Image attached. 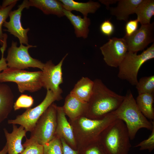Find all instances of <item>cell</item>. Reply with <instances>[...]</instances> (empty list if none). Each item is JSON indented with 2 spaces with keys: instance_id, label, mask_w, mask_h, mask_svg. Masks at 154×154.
<instances>
[{
  "instance_id": "cell-1",
  "label": "cell",
  "mask_w": 154,
  "mask_h": 154,
  "mask_svg": "<svg viewBox=\"0 0 154 154\" xmlns=\"http://www.w3.org/2000/svg\"><path fill=\"white\" fill-rule=\"evenodd\" d=\"M92 96L88 102L86 117L93 119L102 118L116 110L125 96L119 95L109 89L100 79L94 80Z\"/></svg>"
},
{
  "instance_id": "cell-2",
  "label": "cell",
  "mask_w": 154,
  "mask_h": 154,
  "mask_svg": "<svg viewBox=\"0 0 154 154\" xmlns=\"http://www.w3.org/2000/svg\"><path fill=\"white\" fill-rule=\"evenodd\" d=\"M117 119L115 115L111 113L99 119L83 116L74 120H69L73 129L77 150L98 141L103 131Z\"/></svg>"
},
{
  "instance_id": "cell-3",
  "label": "cell",
  "mask_w": 154,
  "mask_h": 154,
  "mask_svg": "<svg viewBox=\"0 0 154 154\" xmlns=\"http://www.w3.org/2000/svg\"><path fill=\"white\" fill-rule=\"evenodd\" d=\"M122 102L114 114L118 119L125 124L130 140L134 139L138 131L145 128L152 131L154 121H149L139 109L135 100L130 90H128Z\"/></svg>"
},
{
  "instance_id": "cell-4",
  "label": "cell",
  "mask_w": 154,
  "mask_h": 154,
  "mask_svg": "<svg viewBox=\"0 0 154 154\" xmlns=\"http://www.w3.org/2000/svg\"><path fill=\"white\" fill-rule=\"evenodd\" d=\"M130 140L125 124L117 119L103 131L98 141L107 154H128Z\"/></svg>"
},
{
  "instance_id": "cell-5",
  "label": "cell",
  "mask_w": 154,
  "mask_h": 154,
  "mask_svg": "<svg viewBox=\"0 0 154 154\" xmlns=\"http://www.w3.org/2000/svg\"><path fill=\"white\" fill-rule=\"evenodd\" d=\"M42 75V71L31 72L8 67L0 73V82L16 83L21 93L34 92L43 87Z\"/></svg>"
},
{
  "instance_id": "cell-6",
  "label": "cell",
  "mask_w": 154,
  "mask_h": 154,
  "mask_svg": "<svg viewBox=\"0 0 154 154\" xmlns=\"http://www.w3.org/2000/svg\"><path fill=\"white\" fill-rule=\"evenodd\" d=\"M154 58V42L140 54L128 51L118 67V77L135 86L138 81L137 75L140 68L145 62Z\"/></svg>"
},
{
  "instance_id": "cell-7",
  "label": "cell",
  "mask_w": 154,
  "mask_h": 154,
  "mask_svg": "<svg viewBox=\"0 0 154 154\" xmlns=\"http://www.w3.org/2000/svg\"><path fill=\"white\" fill-rule=\"evenodd\" d=\"M57 105L53 103L41 116L31 132V141H36L44 145L55 136L57 126Z\"/></svg>"
},
{
  "instance_id": "cell-8",
  "label": "cell",
  "mask_w": 154,
  "mask_h": 154,
  "mask_svg": "<svg viewBox=\"0 0 154 154\" xmlns=\"http://www.w3.org/2000/svg\"><path fill=\"white\" fill-rule=\"evenodd\" d=\"M17 44V42L12 41L11 46L8 50L6 58L8 67L21 70L31 67L38 68L42 70L44 63L32 58L28 51L29 48L36 46L29 44L25 46L20 44L18 47Z\"/></svg>"
},
{
  "instance_id": "cell-9",
  "label": "cell",
  "mask_w": 154,
  "mask_h": 154,
  "mask_svg": "<svg viewBox=\"0 0 154 154\" xmlns=\"http://www.w3.org/2000/svg\"><path fill=\"white\" fill-rule=\"evenodd\" d=\"M56 101L59 100L53 92L47 90L45 98L39 105L33 108L27 109L22 114L17 116L15 119L9 120L8 123L19 124L23 126L27 132H31L40 117Z\"/></svg>"
},
{
  "instance_id": "cell-10",
  "label": "cell",
  "mask_w": 154,
  "mask_h": 154,
  "mask_svg": "<svg viewBox=\"0 0 154 154\" xmlns=\"http://www.w3.org/2000/svg\"><path fill=\"white\" fill-rule=\"evenodd\" d=\"M67 55V54L56 65L51 60L47 61L41 70L43 87L51 91L59 101L62 99V91L60 86L63 82L62 67Z\"/></svg>"
},
{
  "instance_id": "cell-11",
  "label": "cell",
  "mask_w": 154,
  "mask_h": 154,
  "mask_svg": "<svg viewBox=\"0 0 154 154\" xmlns=\"http://www.w3.org/2000/svg\"><path fill=\"white\" fill-rule=\"evenodd\" d=\"M103 59L109 66L118 67L128 52L126 42L123 37H113L100 47Z\"/></svg>"
},
{
  "instance_id": "cell-12",
  "label": "cell",
  "mask_w": 154,
  "mask_h": 154,
  "mask_svg": "<svg viewBox=\"0 0 154 154\" xmlns=\"http://www.w3.org/2000/svg\"><path fill=\"white\" fill-rule=\"evenodd\" d=\"M128 51L137 53L146 48L154 41V22L141 25L133 34L129 36H124Z\"/></svg>"
},
{
  "instance_id": "cell-13",
  "label": "cell",
  "mask_w": 154,
  "mask_h": 154,
  "mask_svg": "<svg viewBox=\"0 0 154 154\" xmlns=\"http://www.w3.org/2000/svg\"><path fill=\"white\" fill-rule=\"evenodd\" d=\"M28 1V0H24L18 5L17 9L11 11L9 15V21H5L3 24V26L7 29L4 30L18 38L20 44H25L27 45H29L27 33L30 29H25L23 28L21 22V17L23 9L25 8H29Z\"/></svg>"
},
{
  "instance_id": "cell-14",
  "label": "cell",
  "mask_w": 154,
  "mask_h": 154,
  "mask_svg": "<svg viewBox=\"0 0 154 154\" xmlns=\"http://www.w3.org/2000/svg\"><path fill=\"white\" fill-rule=\"evenodd\" d=\"M57 126L55 136L64 139L72 148L77 150L72 128L68 121L62 106H56Z\"/></svg>"
},
{
  "instance_id": "cell-15",
  "label": "cell",
  "mask_w": 154,
  "mask_h": 154,
  "mask_svg": "<svg viewBox=\"0 0 154 154\" xmlns=\"http://www.w3.org/2000/svg\"><path fill=\"white\" fill-rule=\"evenodd\" d=\"M62 107L66 115L68 117L69 120L72 121L86 116L88 110V104L69 94L66 97Z\"/></svg>"
},
{
  "instance_id": "cell-16",
  "label": "cell",
  "mask_w": 154,
  "mask_h": 154,
  "mask_svg": "<svg viewBox=\"0 0 154 154\" xmlns=\"http://www.w3.org/2000/svg\"><path fill=\"white\" fill-rule=\"evenodd\" d=\"M6 138L8 154H19L24 150L22 140L26 137L27 131L22 126L18 127L15 124H13V130L9 133L6 128L3 129Z\"/></svg>"
},
{
  "instance_id": "cell-17",
  "label": "cell",
  "mask_w": 154,
  "mask_h": 154,
  "mask_svg": "<svg viewBox=\"0 0 154 154\" xmlns=\"http://www.w3.org/2000/svg\"><path fill=\"white\" fill-rule=\"evenodd\" d=\"M142 0H119L116 7H110V14L117 20L128 21L129 16L134 13L136 8Z\"/></svg>"
},
{
  "instance_id": "cell-18",
  "label": "cell",
  "mask_w": 154,
  "mask_h": 154,
  "mask_svg": "<svg viewBox=\"0 0 154 154\" xmlns=\"http://www.w3.org/2000/svg\"><path fill=\"white\" fill-rule=\"evenodd\" d=\"M14 96L7 85L0 83V123L8 116L13 108Z\"/></svg>"
},
{
  "instance_id": "cell-19",
  "label": "cell",
  "mask_w": 154,
  "mask_h": 154,
  "mask_svg": "<svg viewBox=\"0 0 154 154\" xmlns=\"http://www.w3.org/2000/svg\"><path fill=\"white\" fill-rule=\"evenodd\" d=\"M28 6L36 7L45 14H53L59 17L64 16V8L59 0H29Z\"/></svg>"
},
{
  "instance_id": "cell-20",
  "label": "cell",
  "mask_w": 154,
  "mask_h": 154,
  "mask_svg": "<svg viewBox=\"0 0 154 154\" xmlns=\"http://www.w3.org/2000/svg\"><path fill=\"white\" fill-rule=\"evenodd\" d=\"M63 12L64 16L73 25L76 37L86 38L89 32V27L91 24L90 19L87 17L82 18L80 16L76 15L71 11L64 9Z\"/></svg>"
},
{
  "instance_id": "cell-21",
  "label": "cell",
  "mask_w": 154,
  "mask_h": 154,
  "mask_svg": "<svg viewBox=\"0 0 154 154\" xmlns=\"http://www.w3.org/2000/svg\"><path fill=\"white\" fill-rule=\"evenodd\" d=\"M63 8L71 11H79L83 15L84 17H87L89 13H94L99 8L100 4L97 2L91 0L86 3L79 2L73 0H60Z\"/></svg>"
},
{
  "instance_id": "cell-22",
  "label": "cell",
  "mask_w": 154,
  "mask_h": 154,
  "mask_svg": "<svg viewBox=\"0 0 154 154\" xmlns=\"http://www.w3.org/2000/svg\"><path fill=\"white\" fill-rule=\"evenodd\" d=\"M94 82L87 77H82L75 84L70 94L78 99L88 102L92 93Z\"/></svg>"
},
{
  "instance_id": "cell-23",
  "label": "cell",
  "mask_w": 154,
  "mask_h": 154,
  "mask_svg": "<svg viewBox=\"0 0 154 154\" xmlns=\"http://www.w3.org/2000/svg\"><path fill=\"white\" fill-rule=\"evenodd\" d=\"M153 94L145 93L138 95L136 101L137 106L141 113L151 121L154 119Z\"/></svg>"
},
{
  "instance_id": "cell-24",
  "label": "cell",
  "mask_w": 154,
  "mask_h": 154,
  "mask_svg": "<svg viewBox=\"0 0 154 154\" xmlns=\"http://www.w3.org/2000/svg\"><path fill=\"white\" fill-rule=\"evenodd\" d=\"M134 13L141 25L150 23L151 19L154 15V0H142L136 8Z\"/></svg>"
},
{
  "instance_id": "cell-25",
  "label": "cell",
  "mask_w": 154,
  "mask_h": 154,
  "mask_svg": "<svg viewBox=\"0 0 154 154\" xmlns=\"http://www.w3.org/2000/svg\"><path fill=\"white\" fill-rule=\"evenodd\" d=\"M138 95L145 94H154V76L141 78L135 86Z\"/></svg>"
},
{
  "instance_id": "cell-26",
  "label": "cell",
  "mask_w": 154,
  "mask_h": 154,
  "mask_svg": "<svg viewBox=\"0 0 154 154\" xmlns=\"http://www.w3.org/2000/svg\"><path fill=\"white\" fill-rule=\"evenodd\" d=\"M43 145V154H63L62 145L61 140L56 136Z\"/></svg>"
},
{
  "instance_id": "cell-27",
  "label": "cell",
  "mask_w": 154,
  "mask_h": 154,
  "mask_svg": "<svg viewBox=\"0 0 154 154\" xmlns=\"http://www.w3.org/2000/svg\"><path fill=\"white\" fill-rule=\"evenodd\" d=\"M23 145L24 149L19 154H43V145L36 141H30L26 138Z\"/></svg>"
},
{
  "instance_id": "cell-28",
  "label": "cell",
  "mask_w": 154,
  "mask_h": 154,
  "mask_svg": "<svg viewBox=\"0 0 154 154\" xmlns=\"http://www.w3.org/2000/svg\"><path fill=\"white\" fill-rule=\"evenodd\" d=\"M78 150V154H107L98 140Z\"/></svg>"
},
{
  "instance_id": "cell-29",
  "label": "cell",
  "mask_w": 154,
  "mask_h": 154,
  "mask_svg": "<svg viewBox=\"0 0 154 154\" xmlns=\"http://www.w3.org/2000/svg\"><path fill=\"white\" fill-rule=\"evenodd\" d=\"M34 99L31 96L22 94L14 103L13 108L16 111L22 108H30L33 105Z\"/></svg>"
},
{
  "instance_id": "cell-30",
  "label": "cell",
  "mask_w": 154,
  "mask_h": 154,
  "mask_svg": "<svg viewBox=\"0 0 154 154\" xmlns=\"http://www.w3.org/2000/svg\"><path fill=\"white\" fill-rule=\"evenodd\" d=\"M17 2L6 7L0 9V44L1 46L3 45V44L4 34L2 32V26L4 22L9 16L10 12L12 11V9L15 6Z\"/></svg>"
},
{
  "instance_id": "cell-31",
  "label": "cell",
  "mask_w": 154,
  "mask_h": 154,
  "mask_svg": "<svg viewBox=\"0 0 154 154\" xmlns=\"http://www.w3.org/2000/svg\"><path fill=\"white\" fill-rule=\"evenodd\" d=\"M134 147H139L140 150H148L151 152L154 149V127L151 131V133L149 137L142 141Z\"/></svg>"
},
{
  "instance_id": "cell-32",
  "label": "cell",
  "mask_w": 154,
  "mask_h": 154,
  "mask_svg": "<svg viewBox=\"0 0 154 154\" xmlns=\"http://www.w3.org/2000/svg\"><path fill=\"white\" fill-rule=\"evenodd\" d=\"M100 30L103 34L110 37L114 32V27L110 20H106L101 24Z\"/></svg>"
},
{
  "instance_id": "cell-33",
  "label": "cell",
  "mask_w": 154,
  "mask_h": 154,
  "mask_svg": "<svg viewBox=\"0 0 154 154\" xmlns=\"http://www.w3.org/2000/svg\"><path fill=\"white\" fill-rule=\"evenodd\" d=\"M138 23L137 19L127 21L125 27V36H129L135 32L138 29Z\"/></svg>"
},
{
  "instance_id": "cell-34",
  "label": "cell",
  "mask_w": 154,
  "mask_h": 154,
  "mask_svg": "<svg viewBox=\"0 0 154 154\" xmlns=\"http://www.w3.org/2000/svg\"><path fill=\"white\" fill-rule=\"evenodd\" d=\"M7 47V42H3L2 47L0 48L1 52V57L0 60V73L2 71H3L8 68V66L6 58L4 57V54Z\"/></svg>"
},
{
  "instance_id": "cell-35",
  "label": "cell",
  "mask_w": 154,
  "mask_h": 154,
  "mask_svg": "<svg viewBox=\"0 0 154 154\" xmlns=\"http://www.w3.org/2000/svg\"><path fill=\"white\" fill-rule=\"evenodd\" d=\"M62 147L63 154H78V151L72 148L63 139H60Z\"/></svg>"
},
{
  "instance_id": "cell-36",
  "label": "cell",
  "mask_w": 154,
  "mask_h": 154,
  "mask_svg": "<svg viewBox=\"0 0 154 154\" xmlns=\"http://www.w3.org/2000/svg\"><path fill=\"white\" fill-rule=\"evenodd\" d=\"M99 1L101 3L105 5L106 8L109 9L110 5L116 3L118 1V0H100Z\"/></svg>"
},
{
  "instance_id": "cell-37",
  "label": "cell",
  "mask_w": 154,
  "mask_h": 154,
  "mask_svg": "<svg viewBox=\"0 0 154 154\" xmlns=\"http://www.w3.org/2000/svg\"><path fill=\"white\" fill-rule=\"evenodd\" d=\"M18 1L17 0H3L2 5L1 8L6 7Z\"/></svg>"
},
{
  "instance_id": "cell-38",
  "label": "cell",
  "mask_w": 154,
  "mask_h": 154,
  "mask_svg": "<svg viewBox=\"0 0 154 154\" xmlns=\"http://www.w3.org/2000/svg\"><path fill=\"white\" fill-rule=\"evenodd\" d=\"M7 147L6 144L3 149L0 151V154H7Z\"/></svg>"
},
{
  "instance_id": "cell-39",
  "label": "cell",
  "mask_w": 154,
  "mask_h": 154,
  "mask_svg": "<svg viewBox=\"0 0 154 154\" xmlns=\"http://www.w3.org/2000/svg\"><path fill=\"white\" fill-rule=\"evenodd\" d=\"M1 5H0V9H1Z\"/></svg>"
}]
</instances>
